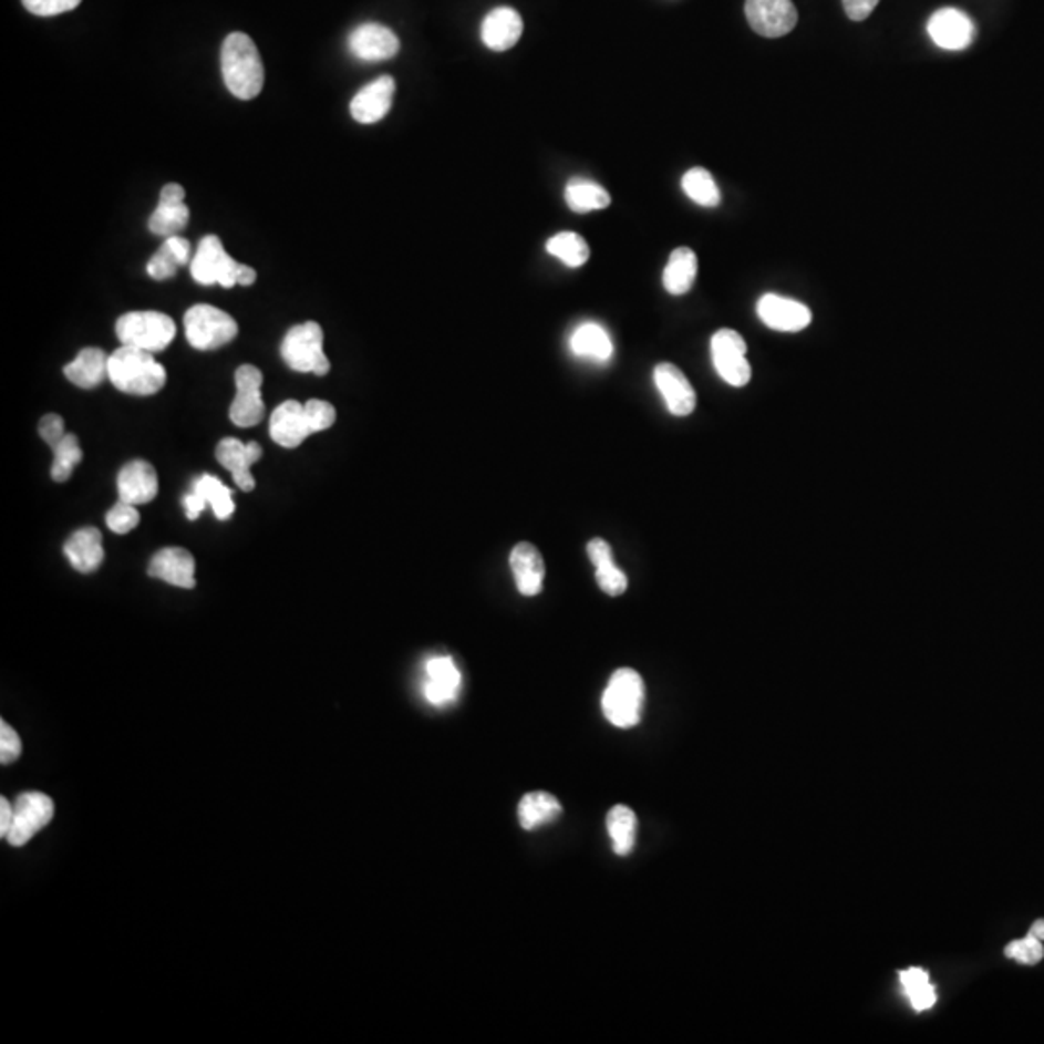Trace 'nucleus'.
<instances>
[{
  "label": "nucleus",
  "instance_id": "nucleus-1",
  "mask_svg": "<svg viewBox=\"0 0 1044 1044\" xmlns=\"http://www.w3.org/2000/svg\"><path fill=\"white\" fill-rule=\"evenodd\" d=\"M221 72L227 90L237 100L250 101L260 95L266 70L258 46L246 33L235 31L223 41Z\"/></svg>",
  "mask_w": 1044,
  "mask_h": 1044
},
{
  "label": "nucleus",
  "instance_id": "nucleus-2",
  "mask_svg": "<svg viewBox=\"0 0 1044 1044\" xmlns=\"http://www.w3.org/2000/svg\"><path fill=\"white\" fill-rule=\"evenodd\" d=\"M108 380L123 393L149 396L165 387L167 372L153 359V352L123 344L108 356Z\"/></svg>",
  "mask_w": 1044,
  "mask_h": 1044
},
{
  "label": "nucleus",
  "instance_id": "nucleus-3",
  "mask_svg": "<svg viewBox=\"0 0 1044 1044\" xmlns=\"http://www.w3.org/2000/svg\"><path fill=\"white\" fill-rule=\"evenodd\" d=\"M647 701L644 681L631 668H621L611 675L602 696L603 716L616 727L627 730L641 722Z\"/></svg>",
  "mask_w": 1044,
  "mask_h": 1044
},
{
  "label": "nucleus",
  "instance_id": "nucleus-4",
  "mask_svg": "<svg viewBox=\"0 0 1044 1044\" xmlns=\"http://www.w3.org/2000/svg\"><path fill=\"white\" fill-rule=\"evenodd\" d=\"M281 356L287 366L300 374L328 375L331 370L323 352V329L316 321H306L287 331Z\"/></svg>",
  "mask_w": 1044,
  "mask_h": 1044
},
{
  "label": "nucleus",
  "instance_id": "nucleus-5",
  "mask_svg": "<svg viewBox=\"0 0 1044 1044\" xmlns=\"http://www.w3.org/2000/svg\"><path fill=\"white\" fill-rule=\"evenodd\" d=\"M116 337L126 347H136L142 351L161 352L173 343L176 325L173 318L161 312H128L118 318L115 325Z\"/></svg>",
  "mask_w": 1044,
  "mask_h": 1044
},
{
  "label": "nucleus",
  "instance_id": "nucleus-6",
  "mask_svg": "<svg viewBox=\"0 0 1044 1044\" xmlns=\"http://www.w3.org/2000/svg\"><path fill=\"white\" fill-rule=\"evenodd\" d=\"M188 343L198 351H217L238 335L237 321L229 313L209 304L192 306L184 316Z\"/></svg>",
  "mask_w": 1044,
  "mask_h": 1044
},
{
  "label": "nucleus",
  "instance_id": "nucleus-7",
  "mask_svg": "<svg viewBox=\"0 0 1044 1044\" xmlns=\"http://www.w3.org/2000/svg\"><path fill=\"white\" fill-rule=\"evenodd\" d=\"M712 362L717 375L733 387H745L751 382V364L747 360V343L733 329H720L710 341Z\"/></svg>",
  "mask_w": 1044,
  "mask_h": 1044
},
{
  "label": "nucleus",
  "instance_id": "nucleus-8",
  "mask_svg": "<svg viewBox=\"0 0 1044 1044\" xmlns=\"http://www.w3.org/2000/svg\"><path fill=\"white\" fill-rule=\"evenodd\" d=\"M238 261L232 260L227 250L223 248L219 237L201 238L198 246V252L192 260L190 273L194 281L199 285H221L225 289H232L238 285V271H240Z\"/></svg>",
  "mask_w": 1044,
  "mask_h": 1044
},
{
  "label": "nucleus",
  "instance_id": "nucleus-9",
  "mask_svg": "<svg viewBox=\"0 0 1044 1044\" xmlns=\"http://www.w3.org/2000/svg\"><path fill=\"white\" fill-rule=\"evenodd\" d=\"M54 803L45 793L30 792L20 795L14 803V823L8 834V844L22 847L39 830L53 820Z\"/></svg>",
  "mask_w": 1044,
  "mask_h": 1044
},
{
  "label": "nucleus",
  "instance_id": "nucleus-10",
  "mask_svg": "<svg viewBox=\"0 0 1044 1044\" xmlns=\"http://www.w3.org/2000/svg\"><path fill=\"white\" fill-rule=\"evenodd\" d=\"M235 382H237V395L229 411L232 424H237L238 427H252L260 424L266 416V404L261 399L263 375L260 370L252 364H245L238 368Z\"/></svg>",
  "mask_w": 1044,
  "mask_h": 1044
},
{
  "label": "nucleus",
  "instance_id": "nucleus-11",
  "mask_svg": "<svg viewBox=\"0 0 1044 1044\" xmlns=\"http://www.w3.org/2000/svg\"><path fill=\"white\" fill-rule=\"evenodd\" d=\"M745 15L753 31L768 39L784 38L799 20L792 0H747Z\"/></svg>",
  "mask_w": 1044,
  "mask_h": 1044
},
{
  "label": "nucleus",
  "instance_id": "nucleus-12",
  "mask_svg": "<svg viewBox=\"0 0 1044 1044\" xmlns=\"http://www.w3.org/2000/svg\"><path fill=\"white\" fill-rule=\"evenodd\" d=\"M929 35L940 49L963 51L975 39V23L958 8H942L930 15Z\"/></svg>",
  "mask_w": 1044,
  "mask_h": 1044
},
{
  "label": "nucleus",
  "instance_id": "nucleus-13",
  "mask_svg": "<svg viewBox=\"0 0 1044 1044\" xmlns=\"http://www.w3.org/2000/svg\"><path fill=\"white\" fill-rule=\"evenodd\" d=\"M756 313L766 328L782 331V333H797L807 329L813 321V313L808 310V306L793 298L772 294V292L758 300Z\"/></svg>",
  "mask_w": 1044,
  "mask_h": 1044
},
{
  "label": "nucleus",
  "instance_id": "nucleus-14",
  "mask_svg": "<svg viewBox=\"0 0 1044 1044\" xmlns=\"http://www.w3.org/2000/svg\"><path fill=\"white\" fill-rule=\"evenodd\" d=\"M349 49L360 61H390L399 53L401 41L382 23L368 22L352 30L349 35Z\"/></svg>",
  "mask_w": 1044,
  "mask_h": 1044
},
{
  "label": "nucleus",
  "instance_id": "nucleus-15",
  "mask_svg": "<svg viewBox=\"0 0 1044 1044\" xmlns=\"http://www.w3.org/2000/svg\"><path fill=\"white\" fill-rule=\"evenodd\" d=\"M186 190L180 184L170 183L161 190L159 206L155 207L147 227L157 237H176L186 229L190 219V209L184 204Z\"/></svg>",
  "mask_w": 1044,
  "mask_h": 1044
},
{
  "label": "nucleus",
  "instance_id": "nucleus-16",
  "mask_svg": "<svg viewBox=\"0 0 1044 1044\" xmlns=\"http://www.w3.org/2000/svg\"><path fill=\"white\" fill-rule=\"evenodd\" d=\"M261 453L263 451L256 442L242 443L237 437H225L217 445L215 457L232 474V480L238 488L242 492H252L256 488V480L250 468L260 461Z\"/></svg>",
  "mask_w": 1044,
  "mask_h": 1044
},
{
  "label": "nucleus",
  "instance_id": "nucleus-17",
  "mask_svg": "<svg viewBox=\"0 0 1044 1044\" xmlns=\"http://www.w3.org/2000/svg\"><path fill=\"white\" fill-rule=\"evenodd\" d=\"M312 434L313 430L306 416L304 404L298 401H285L271 412L269 435L277 445L294 449Z\"/></svg>",
  "mask_w": 1044,
  "mask_h": 1044
},
{
  "label": "nucleus",
  "instance_id": "nucleus-18",
  "mask_svg": "<svg viewBox=\"0 0 1044 1044\" xmlns=\"http://www.w3.org/2000/svg\"><path fill=\"white\" fill-rule=\"evenodd\" d=\"M395 97V80L382 76L364 85L351 101V115L356 123H380L390 113Z\"/></svg>",
  "mask_w": 1044,
  "mask_h": 1044
},
{
  "label": "nucleus",
  "instance_id": "nucleus-19",
  "mask_svg": "<svg viewBox=\"0 0 1044 1044\" xmlns=\"http://www.w3.org/2000/svg\"><path fill=\"white\" fill-rule=\"evenodd\" d=\"M654 382L673 416H689L696 409V391L678 366L668 362L658 364Z\"/></svg>",
  "mask_w": 1044,
  "mask_h": 1044
},
{
  "label": "nucleus",
  "instance_id": "nucleus-20",
  "mask_svg": "<svg viewBox=\"0 0 1044 1044\" xmlns=\"http://www.w3.org/2000/svg\"><path fill=\"white\" fill-rule=\"evenodd\" d=\"M147 572L153 579L165 580L173 587L188 590L196 587V559L188 549H161L152 557Z\"/></svg>",
  "mask_w": 1044,
  "mask_h": 1044
},
{
  "label": "nucleus",
  "instance_id": "nucleus-21",
  "mask_svg": "<svg viewBox=\"0 0 1044 1044\" xmlns=\"http://www.w3.org/2000/svg\"><path fill=\"white\" fill-rule=\"evenodd\" d=\"M523 30L525 23L515 8H494L482 22V41L492 51L504 53L519 43Z\"/></svg>",
  "mask_w": 1044,
  "mask_h": 1044
},
{
  "label": "nucleus",
  "instance_id": "nucleus-22",
  "mask_svg": "<svg viewBox=\"0 0 1044 1044\" xmlns=\"http://www.w3.org/2000/svg\"><path fill=\"white\" fill-rule=\"evenodd\" d=\"M159 492L157 473L147 461L136 458L124 465L118 473V496L126 504L145 505L153 502Z\"/></svg>",
  "mask_w": 1044,
  "mask_h": 1044
},
{
  "label": "nucleus",
  "instance_id": "nucleus-23",
  "mask_svg": "<svg viewBox=\"0 0 1044 1044\" xmlns=\"http://www.w3.org/2000/svg\"><path fill=\"white\" fill-rule=\"evenodd\" d=\"M509 564L520 595L528 598L540 595L546 577V564L540 549L528 541H520L513 548Z\"/></svg>",
  "mask_w": 1044,
  "mask_h": 1044
},
{
  "label": "nucleus",
  "instance_id": "nucleus-24",
  "mask_svg": "<svg viewBox=\"0 0 1044 1044\" xmlns=\"http://www.w3.org/2000/svg\"><path fill=\"white\" fill-rule=\"evenodd\" d=\"M427 681L424 694L434 706H445L457 699L461 689V671L449 655L432 658L426 663Z\"/></svg>",
  "mask_w": 1044,
  "mask_h": 1044
},
{
  "label": "nucleus",
  "instance_id": "nucleus-25",
  "mask_svg": "<svg viewBox=\"0 0 1044 1044\" xmlns=\"http://www.w3.org/2000/svg\"><path fill=\"white\" fill-rule=\"evenodd\" d=\"M64 554L72 567L80 572H93L100 569L105 559L103 536L97 528H80L64 544Z\"/></svg>",
  "mask_w": 1044,
  "mask_h": 1044
},
{
  "label": "nucleus",
  "instance_id": "nucleus-26",
  "mask_svg": "<svg viewBox=\"0 0 1044 1044\" xmlns=\"http://www.w3.org/2000/svg\"><path fill=\"white\" fill-rule=\"evenodd\" d=\"M64 375L70 383L82 390H93L108 378V356L105 351L90 347L80 351L76 359L64 366Z\"/></svg>",
  "mask_w": 1044,
  "mask_h": 1044
},
{
  "label": "nucleus",
  "instance_id": "nucleus-27",
  "mask_svg": "<svg viewBox=\"0 0 1044 1044\" xmlns=\"http://www.w3.org/2000/svg\"><path fill=\"white\" fill-rule=\"evenodd\" d=\"M696 271H699L696 254L691 248H678L671 252L670 261L663 269V287L673 297L686 294L696 281Z\"/></svg>",
  "mask_w": 1044,
  "mask_h": 1044
},
{
  "label": "nucleus",
  "instance_id": "nucleus-28",
  "mask_svg": "<svg viewBox=\"0 0 1044 1044\" xmlns=\"http://www.w3.org/2000/svg\"><path fill=\"white\" fill-rule=\"evenodd\" d=\"M571 351L580 359L608 362L613 356V343L606 329L598 323H582L571 335Z\"/></svg>",
  "mask_w": 1044,
  "mask_h": 1044
},
{
  "label": "nucleus",
  "instance_id": "nucleus-29",
  "mask_svg": "<svg viewBox=\"0 0 1044 1044\" xmlns=\"http://www.w3.org/2000/svg\"><path fill=\"white\" fill-rule=\"evenodd\" d=\"M561 815V803L546 792L525 795L519 803V823L525 830H536Z\"/></svg>",
  "mask_w": 1044,
  "mask_h": 1044
},
{
  "label": "nucleus",
  "instance_id": "nucleus-30",
  "mask_svg": "<svg viewBox=\"0 0 1044 1044\" xmlns=\"http://www.w3.org/2000/svg\"><path fill=\"white\" fill-rule=\"evenodd\" d=\"M565 199L577 214H588L596 209H603L611 204L610 194L600 184L590 183L585 178H572L565 188Z\"/></svg>",
  "mask_w": 1044,
  "mask_h": 1044
},
{
  "label": "nucleus",
  "instance_id": "nucleus-31",
  "mask_svg": "<svg viewBox=\"0 0 1044 1044\" xmlns=\"http://www.w3.org/2000/svg\"><path fill=\"white\" fill-rule=\"evenodd\" d=\"M608 834H610L611 844H613V851L626 857V855L631 854L634 847V839H637V815L633 813V808L626 807V805H616L608 813Z\"/></svg>",
  "mask_w": 1044,
  "mask_h": 1044
},
{
  "label": "nucleus",
  "instance_id": "nucleus-32",
  "mask_svg": "<svg viewBox=\"0 0 1044 1044\" xmlns=\"http://www.w3.org/2000/svg\"><path fill=\"white\" fill-rule=\"evenodd\" d=\"M901 989L914 1012H924L937 1004V989L930 983L929 973L921 968H911L900 973Z\"/></svg>",
  "mask_w": 1044,
  "mask_h": 1044
},
{
  "label": "nucleus",
  "instance_id": "nucleus-33",
  "mask_svg": "<svg viewBox=\"0 0 1044 1044\" xmlns=\"http://www.w3.org/2000/svg\"><path fill=\"white\" fill-rule=\"evenodd\" d=\"M192 489L206 502V505L214 509L217 519L227 520L232 517V513H235L232 492L219 478H215L211 474H204L201 478L196 480Z\"/></svg>",
  "mask_w": 1044,
  "mask_h": 1044
},
{
  "label": "nucleus",
  "instance_id": "nucleus-34",
  "mask_svg": "<svg viewBox=\"0 0 1044 1044\" xmlns=\"http://www.w3.org/2000/svg\"><path fill=\"white\" fill-rule=\"evenodd\" d=\"M681 186H683L686 196L699 206L716 207L722 201V194H720L716 180L706 168L694 167L686 170L683 180H681Z\"/></svg>",
  "mask_w": 1044,
  "mask_h": 1044
},
{
  "label": "nucleus",
  "instance_id": "nucleus-35",
  "mask_svg": "<svg viewBox=\"0 0 1044 1044\" xmlns=\"http://www.w3.org/2000/svg\"><path fill=\"white\" fill-rule=\"evenodd\" d=\"M546 250L572 269L585 266L590 258L587 240L577 232H559L556 237L549 238Z\"/></svg>",
  "mask_w": 1044,
  "mask_h": 1044
},
{
  "label": "nucleus",
  "instance_id": "nucleus-36",
  "mask_svg": "<svg viewBox=\"0 0 1044 1044\" xmlns=\"http://www.w3.org/2000/svg\"><path fill=\"white\" fill-rule=\"evenodd\" d=\"M53 453L54 461L53 466H51V478H53L54 482L70 480V476L74 473V466L80 465L82 458H84V453H82V447H80L76 435H64L61 442L53 445Z\"/></svg>",
  "mask_w": 1044,
  "mask_h": 1044
},
{
  "label": "nucleus",
  "instance_id": "nucleus-37",
  "mask_svg": "<svg viewBox=\"0 0 1044 1044\" xmlns=\"http://www.w3.org/2000/svg\"><path fill=\"white\" fill-rule=\"evenodd\" d=\"M180 266H183V261H180L175 250H173L167 240H165L159 250H157L152 260H149V263H147V275H149L152 279H155V281H165V279L175 277L176 269Z\"/></svg>",
  "mask_w": 1044,
  "mask_h": 1044
},
{
  "label": "nucleus",
  "instance_id": "nucleus-38",
  "mask_svg": "<svg viewBox=\"0 0 1044 1044\" xmlns=\"http://www.w3.org/2000/svg\"><path fill=\"white\" fill-rule=\"evenodd\" d=\"M1006 955L1017 961V963H1023V965H1037L1038 961L1044 958L1043 940L1031 937V934L1022 938V940H1014V942L1007 944Z\"/></svg>",
  "mask_w": 1044,
  "mask_h": 1044
},
{
  "label": "nucleus",
  "instance_id": "nucleus-39",
  "mask_svg": "<svg viewBox=\"0 0 1044 1044\" xmlns=\"http://www.w3.org/2000/svg\"><path fill=\"white\" fill-rule=\"evenodd\" d=\"M306 416H308V422L312 426L313 434L318 432H325L329 427L335 424L337 411L333 404L328 403V401H321V399H310L308 403H304Z\"/></svg>",
  "mask_w": 1044,
  "mask_h": 1044
},
{
  "label": "nucleus",
  "instance_id": "nucleus-40",
  "mask_svg": "<svg viewBox=\"0 0 1044 1044\" xmlns=\"http://www.w3.org/2000/svg\"><path fill=\"white\" fill-rule=\"evenodd\" d=\"M596 580L608 596H621L629 587L626 572L619 569L616 561L596 567Z\"/></svg>",
  "mask_w": 1044,
  "mask_h": 1044
},
{
  "label": "nucleus",
  "instance_id": "nucleus-41",
  "mask_svg": "<svg viewBox=\"0 0 1044 1044\" xmlns=\"http://www.w3.org/2000/svg\"><path fill=\"white\" fill-rule=\"evenodd\" d=\"M105 520H107V526L113 533L128 534L139 525V513H137L136 505L126 504L121 499L115 507H111Z\"/></svg>",
  "mask_w": 1044,
  "mask_h": 1044
},
{
  "label": "nucleus",
  "instance_id": "nucleus-42",
  "mask_svg": "<svg viewBox=\"0 0 1044 1044\" xmlns=\"http://www.w3.org/2000/svg\"><path fill=\"white\" fill-rule=\"evenodd\" d=\"M28 12L35 15H59L70 10H76L82 0H22Z\"/></svg>",
  "mask_w": 1044,
  "mask_h": 1044
},
{
  "label": "nucleus",
  "instance_id": "nucleus-43",
  "mask_svg": "<svg viewBox=\"0 0 1044 1044\" xmlns=\"http://www.w3.org/2000/svg\"><path fill=\"white\" fill-rule=\"evenodd\" d=\"M20 753H22V741L18 737V733L7 722H0V763H14Z\"/></svg>",
  "mask_w": 1044,
  "mask_h": 1044
},
{
  "label": "nucleus",
  "instance_id": "nucleus-44",
  "mask_svg": "<svg viewBox=\"0 0 1044 1044\" xmlns=\"http://www.w3.org/2000/svg\"><path fill=\"white\" fill-rule=\"evenodd\" d=\"M39 435L45 440L51 447L61 442L62 437L66 435L64 432V420L59 416V414H45L41 422H39Z\"/></svg>",
  "mask_w": 1044,
  "mask_h": 1044
},
{
  "label": "nucleus",
  "instance_id": "nucleus-45",
  "mask_svg": "<svg viewBox=\"0 0 1044 1044\" xmlns=\"http://www.w3.org/2000/svg\"><path fill=\"white\" fill-rule=\"evenodd\" d=\"M878 2L880 0H844V8H846L849 20L862 22L872 14V10L877 8Z\"/></svg>",
  "mask_w": 1044,
  "mask_h": 1044
},
{
  "label": "nucleus",
  "instance_id": "nucleus-46",
  "mask_svg": "<svg viewBox=\"0 0 1044 1044\" xmlns=\"http://www.w3.org/2000/svg\"><path fill=\"white\" fill-rule=\"evenodd\" d=\"M587 551L595 567H600V565L613 561L611 546L608 541L602 540V538H595V540L588 541Z\"/></svg>",
  "mask_w": 1044,
  "mask_h": 1044
},
{
  "label": "nucleus",
  "instance_id": "nucleus-47",
  "mask_svg": "<svg viewBox=\"0 0 1044 1044\" xmlns=\"http://www.w3.org/2000/svg\"><path fill=\"white\" fill-rule=\"evenodd\" d=\"M14 823V805H10L8 799H0V836L7 839Z\"/></svg>",
  "mask_w": 1044,
  "mask_h": 1044
},
{
  "label": "nucleus",
  "instance_id": "nucleus-48",
  "mask_svg": "<svg viewBox=\"0 0 1044 1044\" xmlns=\"http://www.w3.org/2000/svg\"><path fill=\"white\" fill-rule=\"evenodd\" d=\"M256 279H258V273L254 271L252 267L242 263L240 271H238V285H240V287H250V285L256 282Z\"/></svg>",
  "mask_w": 1044,
  "mask_h": 1044
},
{
  "label": "nucleus",
  "instance_id": "nucleus-49",
  "mask_svg": "<svg viewBox=\"0 0 1044 1044\" xmlns=\"http://www.w3.org/2000/svg\"><path fill=\"white\" fill-rule=\"evenodd\" d=\"M1030 934L1044 942V919H1038V921L1031 924Z\"/></svg>",
  "mask_w": 1044,
  "mask_h": 1044
}]
</instances>
